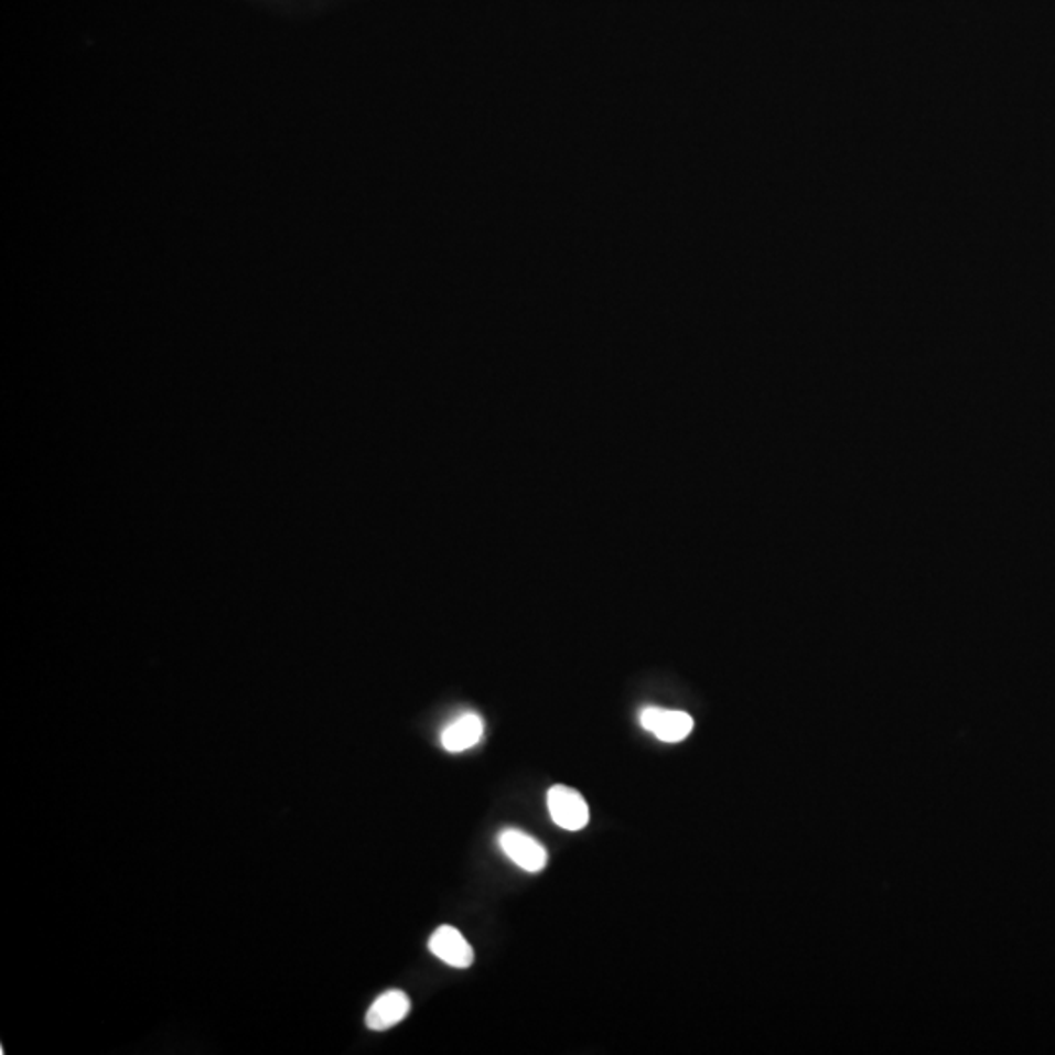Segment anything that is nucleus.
<instances>
[{
  "label": "nucleus",
  "mask_w": 1055,
  "mask_h": 1055,
  "mask_svg": "<svg viewBox=\"0 0 1055 1055\" xmlns=\"http://www.w3.org/2000/svg\"><path fill=\"white\" fill-rule=\"evenodd\" d=\"M498 847L516 866L530 874H538L548 866V850L541 842L518 829H505L498 835Z\"/></svg>",
  "instance_id": "f03ea898"
},
{
  "label": "nucleus",
  "mask_w": 1055,
  "mask_h": 1055,
  "mask_svg": "<svg viewBox=\"0 0 1055 1055\" xmlns=\"http://www.w3.org/2000/svg\"><path fill=\"white\" fill-rule=\"evenodd\" d=\"M411 1011V1001L399 989H391L384 995H379L374 1004L369 1006L366 1013V1026L369 1030L394 1029L395 1024L405 1021V1016Z\"/></svg>",
  "instance_id": "39448f33"
},
{
  "label": "nucleus",
  "mask_w": 1055,
  "mask_h": 1055,
  "mask_svg": "<svg viewBox=\"0 0 1055 1055\" xmlns=\"http://www.w3.org/2000/svg\"><path fill=\"white\" fill-rule=\"evenodd\" d=\"M483 730L485 725L477 713H464L446 725L440 741L448 753H464L472 746L480 745Z\"/></svg>",
  "instance_id": "423d86ee"
},
{
  "label": "nucleus",
  "mask_w": 1055,
  "mask_h": 1055,
  "mask_svg": "<svg viewBox=\"0 0 1055 1055\" xmlns=\"http://www.w3.org/2000/svg\"><path fill=\"white\" fill-rule=\"evenodd\" d=\"M549 816L566 831H581L591 821L589 804L577 789L558 784L548 792Z\"/></svg>",
  "instance_id": "f257e3e1"
},
{
  "label": "nucleus",
  "mask_w": 1055,
  "mask_h": 1055,
  "mask_svg": "<svg viewBox=\"0 0 1055 1055\" xmlns=\"http://www.w3.org/2000/svg\"><path fill=\"white\" fill-rule=\"evenodd\" d=\"M429 948L438 960H442L448 966L457 968V970L470 968L473 958H475L472 944L465 940L464 935L457 928L450 927V925H444V927L434 930V935L430 936Z\"/></svg>",
  "instance_id": "20e7f679"
},
{
  "label": "nucleus",
  "mask_w": 1055,
  "mask_h": 1055,
  "mask_svg": "<svg viewBox=\"0 0 1055 1055\" xmlns=\"http://www.w3.org/2000/svg\"><path fill=\"white\" fill-rule=\"evenodd\" d=\"M639 723L645 731H649L665 743L685 741L690 735V731L695 730V720L688 713L663 710L653 706L639 713Z\"/></svg>",
  "instance_id": "7ed1b4c3"
}]
</instances>
